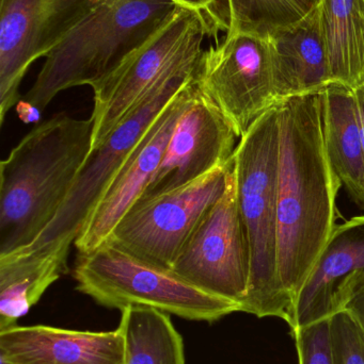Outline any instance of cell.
Wrapping results in <instances>:
<instances>
[{"instance_id": "52a82bcc", "label": "cell", "mask_w": 364, "mask_h": 364, "mask_svg": "<svg viewBox=\"0 0 364 364\" xmlns=\"http://www.w3.org/2000/svg\"><path fill=\"white\" fill-rule=\"evenodd\" d=\"M215 27L203 13L179 6L151 38L91 85L92 151L102 144L167 73L202 53L204 38Z\"/></svg>"}, {"instance_id": "8fae6325", "label": "cell", "mask_w": 364, "mask_h": 364, "mask_svg": "<svg viewBox=\"0 0 364 364\" xmlns=\"http://www.w3.org/2000/svg\"><path fill=\"white\" fill-rule=\"evenodd\" d=\"M107 0H0V123L29 66Z\"/></svg>"}, {"instance_id": "277c9868", "label": "cell", "mask_w": 364, "mask_h": 364, "mask_svg": "<svg viewBox=\"0 0 364 364\" xmlns=\"http://www.w3.org/2000/svg\"><path fill=\"white\" fill-rule=\"evenodd\" d=\"M177 8L171 0H107L45 57L26 105L42 112L60 92L91 87L160 30Z\"/></svg>"}, {"instance_id": "5bb4252c", "label": "cell", "mask_w": 364, "mask_h": 364, "mask_svg": "<svg viewBox=\"0 0 364 364\" xmlns=\"http://www.w3.org/2000/svg\"><path fill=\"white\" fill-rule=\"evenodd\" d=\"M0 357L10 364H124L119 328L80 331L14 326L0 333Z\"/></svg>"}, {"instance_id": "2e32d148", "label": "cell", "mask_w": 364, "mask_h": 364, "mask_svg": "<svg viewBox=\"0 0 364 364\" xmlns=\"http://www.w3.org/2000/svg\"><path fill=\"white\" fill-rule=\"evenodd\" d=\"M276 89L281 102L318 94L333 81L318 8L294 27L269 36Z\"/></svg>"}, {"instance_id": "7a4b0ae2", "label": "cell", "mask_w": 364, "mask_h": 364, "mask_svg": "<svg viewBox=\"0 0 364 364\" xmlns=\"http://www.w3.org/2000/svg\"><path fill=\"white\" fill-rule=\"evenodd\" d=\"M93 121L64 113L36 125L0 162V255L53 222L92 151Z\"/></svg>"}, {"instance_id": "ac0fdd59", "label": "cell", "mask_w": 364, "mask_h": 364, "mask_svg": "<svg viewBox=\"0 0 364 364\" xmlns=\"http://www.w3.org/2000/svg\"><path fill=\"white\" fill-rule=\"evenodd\" d=\"M320 98L329 162L350 198L364 211V143L354 90L331 83Z\"/></svg>"}, {"instance_id": "484cf974", "label": "cell", "mask_w": 364, "mask_h": 364, "mask_svg": "<svg viewBox=\"0 0 364 364\" xmlns=\"http://www.w3.org/2000/svg\"><path fill=\"white\" fill-rule=\"evenodd\" d=\"M354 94L356 100L357 115H358L359 128L364 143V81L358 87H355Z\"/></svg>"}, {"instance_id": "ffe728a7", "label": "cell", "mask_w": 364, "mask_h": 364, "mask_svg": "<svg viewBox=\"0 0 364 364\" xmlns=\"http://www.w3.org/2000/svg\"><path fill=\"white\" fill-rule=\"evenodd\" d=\"M118 328L124 341V364H186L182 336L170 314L155 308L122 310Z\"/></svg>"}, {"instance_id": "30bf717a", "label": "cell", "mask_w": 364, "mask_h": 364, "mask_svg": "<svg viewBox=\"0 0 364 364\" xmlns=\"http://www.w3.org/2000/svg\"><path fill=\"white\" fill-rule=\"evenodd\" d=\"M171 271L209 294L239 306L245 301L249 246L237 203L234 162L226 191L203 216Z\"/></svg>"}, {"instance_id": "d6986e66", "label": "cell", "mask_w": 364, "mask_h": 364, "mask_svg": "<svg viewBox=\"0 0 364 364\" xmlns=\"http://www.w3.org/2000/svg\"><path fill=\"white\" fill-rule=\"evenodd\" d=\"M318 14L333 81L355 89L364 81V0H322Z\"/></svg>"}, {"instance_id": "5b68a950", "label": "cell", "mask_w": 364, "mask_h": 364, "mask_svg": "<svg viewBox=\"0 0 364 364\" xmlns=\"http://www.w3.org/2000/svg\"><path fill=\"white\" fill-rule=\"evenodd\" d=\"M73 277L76 290L110 309L155 308L189 321L214 323L241 306L192 286L171 269L141 260L106 240L78 252Z\"/></svg>"}, {"instance_id": "3957f363", "label": "cell", "mask_w": 364, "mask_h": 364, "mask_svg": "<svg viewBox=\"0 0 364 364\" xmlns=\"http://www.w3.org/2000/svg\"><path fill=\"white\" fill-rule=\"evenodd\" d=\"M279 149L277 105L239 139L233 162L237 203L250 256L249 284L241 312L286 321L292 301L278 273Z\"/></svg>"}, {"instance_id": "e0dca14e", "label": "cell", "mask_w": 364, "mask_h": 364, "mask_svg": "<svg viewBox=\"0 0 364 364\" xmlns=\"http://www.w3.org/2000/svg\"><path fill=\"white\" fill-rule=\"evenodd\" d=\"M71 241L0 255V333L16 326L47 289L68 272Z\"/></svg>"}, {"instance_id": "9a60e30c", "label": "cell", "mask_w": 364, "mask_h": 364, "mask_svg": "<svg viewBox=\"0 0 364 364\" xmlns=\"http://www.w3.org/2000/svg\"><path fill=\"white\" fill-rule=\"evenodd\" d=\"M356 273H364V215L336 226L293 301L286 321L291 331L333 316L338 289Z\"/></svg>"}, {"instance_id": "ba28073f", "label": "cell", "mask_w": 364, "mask_h": 364, "mask_svg": "<svg viewBox=\"0 0 364 364\" xmlns=\"http://www.w3.org/2000/svg\"><path fill=\"white\" fill-rule=\"evenodd\" d=\"M232 168L233 158L192 183L136 201L107 240L141 260L172 269L203 216L226 191Z\"/></svg>"}, {"instance_id": "d4e9b609", "label": "cell", "mask_w": 364, "mask_h": 364, "mask_svg": "<svg viewBox=\"0 0 364 364\" xmlns=\"http://www.w3.org/2000/svg\"><path fill=\"white\" fill-rule=\"evenodd\" d=\"M171 1L175 2L179 6L192 9V10L203 13L213 21L216 27L219 26V28H222L219 23H218L217 17L214 14V9H215L218 0H171Z\"/></svg>"}, {"instance_id": "4fadbf2b", "label": "cell", "mask_w": 364, "mask_h": 364, "mask_svg": "<svg viewBox=\"0 0 364 364\" xmlns=\"http://www.w3.org/2000/svg\"><path fill=\"white\" fill-rule=\"evenodd\" d=\"M194 76L160 113L125 166L96 203L83 230L75 240L74 246L78 252H91L104 243L153 179L175 126L189 104Z\"/></svg>"}, {"instance_id": "6da1fadb", "label": "cell", "mask_w": 364, "mask_h": 364, "mask_svg": "<svg viewBox=\"0 0 364 364\" xmlns=\"http://www.w3.org/2000/svg\"><path fill=\"white\" fill-rule=\"evenodd\" d=\"M278 108V273L293 304L337 226L342 183L327 156L320 93Z\"/></svg>"}, {"instance_id": "9c48e42d", "label": "cell", "mask_w": 364, "mask_h": 364, "mask_svg": "<svg viewBox=\"0 0 364 364\" xmlns=\"http://www.w3.org/2000/svg\"><path fill=\"white\" fill-rule=\"evenodd\" d=\"M196 80L239 139L281 102L269 38L254 34L227 33L217 46L203 50Z\"/></svg>"}, {"instance_id": "603a6c76", "label": "cell", "mask_w": 364, "mask_h": 364, "mask_svg": "<svg viewBox=\"0 0 364 364\" xmlns=\"http://www.w3.org/2000/svg\"><path fill=\"white\" fill-rule=\"evenodd\" d=\"M336 364H364V335L345 311L331 316Z\"/></svg>"}, {"instance_id": "cb8c5ba5", "label": "cell", "mask_w": 364, "mask_h": 364, "mask_svg": "<svg viewBox=\"0 0 364 364\" xmlns=\"http://www.w3.org/2000/svg\"><path fill=\"white\" fill-rule=\"evenodd\" d=\"M338 311L348 312L364 335V273L353 274L338 289L335 314Z\"/></svg>"}, {"instance_id": "4316f807", "label": "cell", "mask_w": 364, "mask_h": 364, "mask_svg": "<svg viewBox=\"0 0 364 364\" xmlns=\"http://www.w3.org/2000/svg\"><path fill=\"white\" fill-rule=\"evenodd\" d=\"M0 364H10L8 363V361L6 360V359L2 358V357H0Z\"/></svg>"}, {"instance_id": "7c38bea8", "label": "cell", "mask_w": 364, "mask_h": 364, "mask_svg": "<svg viewBox=\"0 0 364 364\" xmlns=\"http://www.w3.org/2000/svg\"><path fill=\"white\" fill-rule=\"evenodd\" d=\"M236 139L232 126L203 93L194 76L189 104L175 126L160 168L138 200L177 190L230 164Z\"/></svg>"}, {"instance_id": "44dd1931", "label": "cell", "mask_w": 364, "mask_h": 364, "mask_svg": "<svg viewBox=\"0 0 364 364\" xmlns=\"http://www.w3.org/2000/svg\"><path fill=\"white\" fill-rule=\"evenodd\" d=\"M227 33L269 38L294 27L320 6L322 0H226Z\"/></svg>"}, {"instance_id": "7402d4cb", "label": "cell", "mask_w": 364, "mask_h": 364, "mask_svg": "<svg viewBox=\"0 0 364 364\" xmlns=\"http://www.w3.org/2000/svg\"><path fill=\"white\" fill-rule=\"evenodd\" d=\"M299 364H336L331 318L291 331Z\"/></svg>"}, {"instance_id": "8992f818", "label": "cell", "mask_w": 364, "mask_h": 364, "mask_svg": "<svg viewBox=\"0 0 364 364\" xmlns=\"http://www.w3.org/2000/svg\"><path fill=\"white\" fill-rule=\"evenodd\" d=\"M200 57L189 58L167 73L102 144L91 151L57 215L28 247L62 241L74 243L96 203L154 122L194 76Z\"/></svg>"}]
</instances>
